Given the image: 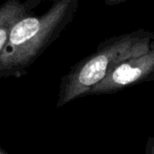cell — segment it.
I'll return each instance as SVG.
<instances>
[{
    "label": "cell",
    "mask_w": 154,
    "mask_h": 154,
    "mask_svg": "<svg viewBox=\"0 0 154 154\" xmlns=\"http://www.w3.org/2000/svg\"><path fill=\"white\" fill-rule=\"evenodd\" d=\"M79 0H54L40 15L20 18L0 55V78L18 77L71 23Z\"/></svg>",
    "instance_id": "1"
},
{
    "label": "cell",
    "mask_w": 154,
    "mask_h": 154,
    "mask_svg": "<svg viewBox=\"0 0 154 154\" xmlns=\"http://www.w3.org/2000/svg\"><path fill=\"white\" fill-rule=\"evenodd\" d=\"M154 34L138 30L112 37L101 42L88 57L77 62L61 79L56 108L90 94L91 90L122 61L149 51Z\"/></svg>",
    "instance_id": "2"
},
{
    "label": "cell",
    "mask_w": 154,
    "mask_h": 154,
    "mask_svg": "<svg viewBox=\"0 0 154 154\" xmlns=\"http://www.w3.org/2000/svg\"><path fill=\"white\" fill-rule=\"evenodd\" d=\"M154 79V40L147 53L122 61L105 79L91 90L90 94H110L127 87Z\"/></svg>",
    "instance_id": "3"
},
{
    "label": "cell",
    "mask_w": 154,
    "mask_h": 154,
    "mask_svg": "<svg viewBox=\"0 0 154 154\" xmlns=\"http://www.w3.org/2000/svg\"><path fill=\"white\" fill-rule=\"evenodd\" d=\"M45 0H7L0 5V55L7 45L14 24Z\"/></svg>",
    "instance_id": "4"
},
{
    "label": "cell",
    "mask_w": 154,
    "mask_h": 154,
    "mask_svg": "<svg viewBox=\"0 0 154 154\" xmlns=\"http://www.w3.org/2000/svg\"><path fill=\"white\" fill-rule=\"evenodd\" d=\"M145 154H154V137H149L146 143Z\"/></svg>",
    "instance_id": "5"
},
{
    "label": "cell",
    "mask_w": 154,
    "mask_h": 154,
    "mask_svg": "<svg viewBox=\"0 0 154 154\" xmlns=\"http://www.w3.org/2000/svg\"><path fill=\"white\" fill-rule=\"evenodd\" d=\"M124 1H127V0H105L106 5H118V3H122Z\"/></svg>",
    "instance_id": "6"
},
{
    "label": "cell",
    "mask_w": 154,
    "mask_h": 154,
    "mask_svg": "<svg viewBox=\"0 0 154 154\" xmlns=\"http://www.w3.org/2000/svg\"><path fill=\"white\" fill-rule=\"evenodd\" d=\"M0 154H8L7 152H5V150H3V148L1 147V146H0Z\"/></svg>",
    "instance_id": "7"
}]
</instances>
